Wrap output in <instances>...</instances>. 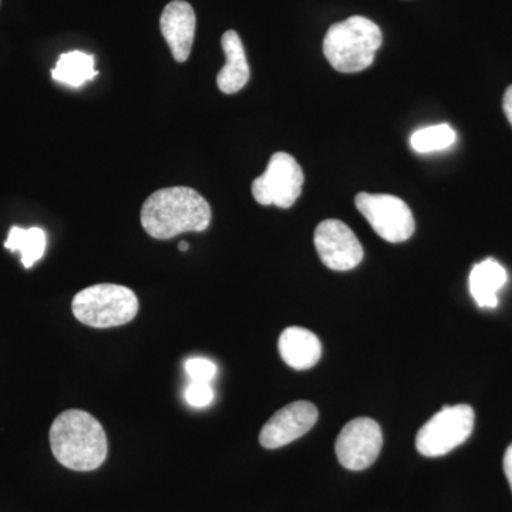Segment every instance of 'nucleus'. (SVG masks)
I'll list each match as a JSON object with an SVG mask.
<instances>
[{
	"label": "nucleus",
	"instance_id": "1",
	"mask_svg": "<svg viewBox=\"0 0 512 512\" xmlns=\"http://www.w3.org/2000/svg\"><path fill=\"white\" fill-rule=\"evenodd\" d=\"M212 211L207 200L188 187L153 192L141 208V225L150 237L171 239L184 232L210 227Z\"/></svg>",
	"mask_w": 512,
	"mask_h": 512
},
{
	"label": "nucleus",
	"instance_id": "2",
	"mask_svg": "<svg viewBox=\"0 0 512 512\" xmlns=\"http://www.w3.org/2000/svg\"><path fill=\"white\" fill-rule=\"evenodd\" d=\"M50 447L63 467L73 471H93L106 461L107 437L92 414L66 410L50 427Z\"/></svg>",
	"mask_w": 512,
	"mask_h": 512
},
{
	"label": "nucleus",
	"instance_id": "3",
	"mask_svg": "<svg viewBox=\"0 0 512 512\" xmlns=\"http://www.w3.org/2000/svg\"><path fill=\"white\" fill-rule=\"evenodd\" d=\"M382 42V30L375 22L352 16L330 26L323 40V53L338 72L359 73L375 62Z\"/></svg>",
	"mask_w": 512,
	"mask_h": 512
},
{
	"label": "nucleus",
	"instance_id": "4",
	"mask_svg": "<svg viewBox=\"0 0 512 512\" xmlns=\"http://www.w3.org/2000/svg\"><path fill=\"white\" fill-rule=\"evenodd\" d=\"M72 311L74 318L90 328H117L136 318L138 299L127 286L93 285L74 296Z\"/></svg>",
	"mask_w": 512,
	"mask_h": 512
},
{
	"label": "nucleus",
	"instance_id": "5",
	"mask_svg": "<svg viewBox=\"0 0 512 512\" xmlns=\"http://www.w3.org/2000/svg\"><path fill=\"white\" fill-rule=\"evenodd\" d=\"M474 421L476 414L468 404L443 407L417 433V451L424 457L446 456L468 440Z\"/></svg>",
	"mask_w": 512,
	"mask_h": 512
},
{
	"label": "nucleus",
	"instance_id": "6",
	"mask_svg": "<svg viewBox=\"0 0 512 512\" xmlns=\"http://www.w3.org/2000/svg\"><path fill=\"white\" fill-rule=\"evenodd\" d=\"M355 202L357 210L384 241L399 244L413 237L416 222L412 210L402 198L360 192Z\"/></svg>",
	"mask_w": 512,
	"mask_h": 512
},
{
	"label": "nucleus",
	"instance_id": "7",
	"mask_svg": "<svg viewBox=\"0 0 512 512\" xmlns=\"http://www.w3.org/2000/svg\"><path fill=\"white\" fill-rule=\"evenodd\" d=\"M305 175L302 167L288 153H275L261 177L252 183V195L261 205L291 208L301 197Z\"/></svg>",
	"mask_w": 512,
	"mask_h": 512
},
{
	"label": "nucleus",
	"instance_id": "8",
	"mask_svg": "<svg viewBox=\"0 0 512 512\" xmlns=\"http://www.w3.org/2000/svg\"><path fill=\"white\" fill-rule=\"evenodd\" d=\"M383 434L379 423L367 417L349 421L336 440V456L343 467L352 471L366 470L379 457Z\"/></svg>",
	"mask_w": 512,
	"mask_h": 512
},
{
	"label": "nucleus",
	"instance_id": "9",
	"mask_svg": "<svg viewBox=\"0 0 512 512\" xmlns=\"http://www.w3.org/2000/svg\"><path fill=\"white\" fill-rule=\"evenodd\" d=\"M315 247L320 261L332 271H350L365 256L355 232L339 220L320 222L315 231Z\"/></svg>",
	"mask_w": 512,
	"mask_h": 512
},
{
	"label": "nucleus",
	"instance_id": "10",
	"mask_svg": "<svg viewBox=\"0 0 512 512\" xmlns=\"http://www.w3.org/2000/svg\"><path fill=\"white\" fill-rule=\"evenodd\" d=\"M318 407L306 400L288 404L276 412L259 434V443L268 450L288 446L312 430L318 421Z\"/></svg>",
	"mask_w": 512,
	"mask_h": 512
},
{
	"label": "nucleus",
	"instance_id": "11",
	"mask_svg": "<svg viewBox=\"0 0 512 512\" xmlns=\"http://www.w3.org/2000/svg\"><path fill=\"white\" fill-rule=\"evenodd\" d=\"M195 12L184 0L168 3L161 15L160 28L165 42L173 53L175 62H187L195 37Z\"/></svg>",
	"mask_w": 512,
	"mask_h": 512
},
{
	"label": "nucleus",
	"instance_id": "12",
	"mask_svg": "<svg viewBox=\"0 0 512 512\" xmlns=\"http://www.w3.org/2000/svg\"><path fill=\"white\" fill-rule=\"evenodd\" d=\"M278 348L286 365L295 370L311 369L322 357V343L318 336L298 326L282 332Z\"/></svg>",
	"mask_w": 512,
	"mask_h": 512
},
{
	"label": "nucleus",
	"instance_id": "13",
	"mask_svg": "<svg viewBox=\"0 0 512 512\" xmlns=\"http://www.w3.org/2000/svg\"><path fill=\"white\" fill-rule=\"evenodd\" d=\"M221 43L227 63L218 73L217 84L222 93L235 94L247 86L249 76H251L247 53H245L241 37L234 30L225 32Z\"/></svg>",
	"mask_w": 512,
	"mask_h": 512
},
{
	"label": "nucleus",
	"instance_id": "14",
	"mask_svg": "<svg viewBox=\"0 0 512 512\" xmlns=\"http://www.w3.org/2000/svg\"><path fill=\"white\" fill-rule=\"evenodd\" d=\"M507 271L493 258L474 265L468 278V288L477 305L483 309H494L498 305V292L507 284Z\"/></svg>",
	"mask_w": 512,
	"mask_h": 512
},
{
	"label": "nucleus",
	"instance_id": "15",
	"mask_svg": "<svg viewBox=\"0 0 512 512\" xmlns=\"http://www.w3.org/2000/svg\"><path fill=\"white\" fill-rule=\"evenodd\" d=\"M97 74L99 72L94 69V57L79 50L63 53L57 60L55 69L52 70V76L56 82L70 87H82Z\"/></svg>",
	"mask_w": 512,
	"mask_h": 512
},
{
	"label": "nucleus",
	"instance_id": "16",
	"mask_svg": "<svg viewBox=\"0 0 512 512\" xmlns=\"http://www.w3.org/2000/svg\"><path fill=\"white\" fill-rule=\"evenodd\" d=\"M46 244V232L42 228L13 227L5 241V248L10 252H19L23 266L29 269L43 258Z\"/></svg>",
	"mask_w": 512,
	"mask_h": 512
},
{
	"label": "nucleus",
	"instance_id": "17",
	"mask_svg": "<svg viewBox=\"0 0 512 512\" xmlns=\"http://www.w3.org/2000/svg\"><path fill=\"white\" fill-rule=\"evenodd\" d=\"M457 141L456 131L448 124H437L421 128L410 137V146L416 153L427 154L436 151L446 150Z\"/></svg>",
	"mask_w": 512,
	"mask_h": 512
},
{
	"label": "nucleus",
	"instance_id": "18",
	"mask_svg": "<svg viewBox=\"0 0 512 512\" xmlns=\"http://www.w3.org/2000/svg\"><path fill=\"white\" fill-rule=\"evenodd\" d=\"M185 370H187L191 382L210 384L218 372L217 365L205 357H194V359L187 360Z\"/></svg>",
	"mask_w": 512,
	"mask_h": 512
},
{
	"label": "nucleus",
	"instance_id": "19",
	"mask_svg": "<svg viewBox=\"0 0 512 512\" xmlns=\"http://www.w3.org/2000/svg\"><path fill=\"white\" fill-rule=\"evenodd\" d=\"M185 400L195 409H204L214 402V390L210 383L191 382L185 390Z\"/></svg>",
	"mask_w": 512,
	"mask_h": 512
},
{
	"label": "nucleus",
	"instance_id": "20",
	"mask_svg": "<svg viewBox=\"0 0 512 512\" xmlns=\"http://www.w3.org/2000/svg\"><path fill=\"white\" fill-rule=\"evenodd\" d=\"M503 466L505 477H507L512 491V443L508 446L507 451H505Z\"/></svg>",
	"mask_w": 512,
	"mask_h": 512
},
{
	"label": "nucleus",
	"instance_id": "21",
	"mask_svg": "<svg viewBox=\"0 0 512 512\" xmlns=\"http://www.w3.org/2000/svg\"><path fill=\"white\" fill-rule=\"evenodd\" d=\"M503 109L505 116L512 126V86L508 87L507 92L504 94Z\"/></svg>",
	"mask_w": 512,
	"mask_h": 512
},
{
	"label": "nucleus",
	"instance_id": "22",
	"mask_svg": "<svg viewBox=\"0 0 512 512\" xmlns=\"http://www.w3.org/2000/svg\"><path fill=\"white\" fill-rule=\"evenodd\" d=\"M178 248H180V251H188V248H190V244H188L187 241H181L180 244H178Z\"/></svg>",
	"mask_w": 512,
	"mask_h": 512
}]
</instances>
